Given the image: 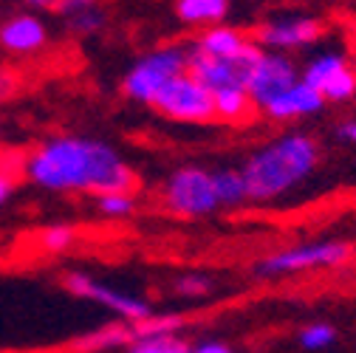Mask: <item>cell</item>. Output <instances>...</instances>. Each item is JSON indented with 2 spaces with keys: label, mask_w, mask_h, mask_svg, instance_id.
I'll return each instance as SVG.
<instances>
[{
  "label": "cell",
  "mask_w": 356,
  "mask_h": 353,
  "mask_svg": "<svg viewBox=\"0 0 356 353\" xmlns=\"http://www.w3.org/2000/svg\"><path fill=\"white\" fill-rule=\"evenodd\" d=\"M153 110L178 124H212L215 122L212 94L190 71L175 76L172 82L161 88L159 97L153 99Z\"/></svg>",
  "instance_id": "7"
},
{
  "label": "cell",
  "mask_w": 356,
  "mask_h": 353,
  "mask_svg": "<svg viewBox=\"0 0 356 353\" xmlns=\"http://www.w3.org/2000/svg\"><path fill=\"white\" fill-rule=\"evenodd\" d=\"M23 179L54 195L133 192L136 170L105 139L60 133L23 153Z\"/></svg>",
  "instance_id": "1"
},
{
  "label": "cell",
  "mask_w": 356,
  "mask_h": 353,
  "mask_svg": "<svg viewBox=\"0 0 356 353\" xmlns=\"http://www.w3.org/2000/svg\"><path fill=\"white\" fill-rule=\"evenodd\" d=\"M353 260V243L350 240H311V243H294L263 254L254 263L257 280H280L302 272H323V269H339Z\"/></svg>",
  "instance_id": "3"
},
{
  "label": "cell",
  "mask_w": 356,
  "mask_h": 353,
  "mask_svg": "<svg viewBox=\"0 0 356 353\" xmlns=\"http://www.w3.org/2000/svg\"><path fill=\"white\" fill-rule=\"evenodd\" d=\"M232 0H172V12L190 28H212L227 23Z\"/></svg>",
  "instance_id": "16"
},
{
  "label": "cell",
  "mask_w": 356,
  "mask_h": 353,
  "mask_svg": "<svg viewBox=\"0 0 356 353\" xmlns=\"http://www.w3.org/2000/svg\"><path fill=\"white\" fill-rule=\"evenodd\" d=\"M325 105L328 102L320 97V91H314V88L300 79L297 85H291L286 94H280L269 108H266L263 116L272 119V122H297L305 116H317Z\"/></svg>",
  "instance_id": "13"
},
{
  "label": "cell",
  "mask_w": 356,
  "mask_h": 353,
  "mask_svg": "<svg viewBox=\"0 0 356 353\" xmlns=\"http://www.w3.org/2000/svg\"><path fill=\"white\" fill-rule=\"evenodd\" d=\"M300 79L311 85L325 102H350L356 97V68L339 49H323L300 68Z\"/></svg>",
  "instance_id": "9"
},
{
  "label": "cell",
  "mask_w": 356,
  "mask_h": 353,
  "mask_svg": "<svg viewBox=\"0 0 356 353\" xmlns=\"http://www.w3.org/2000/svg\"><path fill=\"white\" fill-rule=\"evenodd\" d=\"M159 201L164 212H170L172 217H184V220L212 217L220 209L215 184H212V170L201 164L175 167L159 190Z\"/></svg>",
  "instance_id": "5"
},
{
  "label": "cell",
  "mask_w": 356,
  "mask_h": 353,
  "mask_svg": "<svg viewBox=\"0 0 356 353\" xmlns=\"http://www.w3.org/2000/svg\"><path fill=\"white\" fill-rule=\"evenodd\" d=\"M181 353H193V350H190V347H184V350H181Z\"/></svg>",
  "instance_id": "32"
},
{
  "label": "cell",
  "mask_w": 356,
  "mask_h": 353,
  "mask_svg": "<svg viewBox=\"0 0 356 353\" xmlns=\"http://www.w3.org/2000/svg\"><path fill=\"white\" fill-rule=\"evenodd\" d=\"M190 350H193V353H235L232 345L220 342V339H204V342H198V345L190 347Z\"/></svg>",
  "instance_id": "29"
},
{
  "label": "cell",
  "mask_w": 356,
  "mask_h": 353,
  "mask_svg": "<svg viewBox=\"0 0 356 353\" xmlns=\"http://www.w3.org/2000/svg\"><path fill=\"white\" fill-rule=\"evenodd\" d=\"M54 15L63 17L65 28L74 37H94L108 26V12L102 0H63Z\"/></svg>",
  "instance_id": "14"
},
{
  "label": "cell",
  "mask_w": 356,
  "mask_h": 353,
  "mask_svg": "<svg viewBox=\"0 0 356 353\" xmlns=\"http://www.w3.org/2000/svg\"><path fill=\"white\" fill-rule=\"evenodd\" d=\"M63 286H65V291H71L79 299H88V302H94L99 308H108L111 314H116L127 325H139V322H145L156 314L145 297L113 288L105 280H97L94 274H85V272H68L63 277Z\"/></svg>",
  "instance_id": "8"
},
{
  "label": "cell",
  "mask_w": 356,
  "mask_h": 353,
  "mask_svg": "<svg viewBox=\"0 0 356 353\" xmlns=\"http://www.w3.org/2000/svg\"><path fill=\"white\" fill-rule=\"evenodd\" d=\"M325 34V23L317 15H305V12H280L275 17H266L254 28V42L263 51H275V54H291L317 46Z\"/></svg>",
  "instance_id": "6"
},
{
  "label": "cell",
  "mask_w": 356,
  "mask_h": 353,
  "mask_svg": "<svg viewBox=\"0 0 356 353\" xmlns=\"http://www.w3.org/2000/svg\"><path fill=\"white\" fill-rule=\"evenodd\" d=\"M190 71V46L181 42H164V46L150 49L147 54H142L133 63L124 76H122V94L124 99L153 108V99L159 97V91L172 82L175 76H181Z\"/></svg>",
  "instance_id": "4"
},
{
  "label": "cell",
  "mask_w": 356,
  "mask_h": 353,
  "mask_svg": "<svg viewBox=\"0 0 356 353\" xmlns=\"http://www.w3.org/2000/svg\"><path fill=\"white\" fill-rule=\"evenodd\" d=\"M289 3H297V0H289Z\"/></svg>",
  "instance_id": "33"
},
{
  "label": "cell",
  "mask_w": 356,
  "mask_h": 353,
  "mask_svg": "<svg viewBox=\"0 0 356 353\" xmlns=\"http://www.w3.org/2000/svg\"><path fill=\"white\" fill-rule=\"evenodd\" d=\"M187 347V342L178 334H167V336H133V342L127 345V353H181Z\"/></svg>",
  "instance_id": "23"
},
{
  "label": "cell",
  "mask_w": 356,
  "mask_h": 353,
  "mask_svg": "<svg viewBox=\"0 0 356 353\" xmlns=\"http://www.w3.org/2000/svg\"><path fill=\"white\" fill-rule=\"evenodd\" d=\"M334 139L342 145H356V119H342L334 127Z\"/></svg>",
  "instance_id": "28"
},
{
  "label": "cell",
  "mask_w": 356,
  "mask_h": 353,
  "mask_svg": "<svg viewBox=\"0 0 356 353\" xmlns=\"http://www.w3.org/2000/svg\"><path fill=\"white\" fill-rule=\"evenodd\" d=\"M20 175H23V153L3 150L0 153V206L12 198Z\"/></svg>",
  "instance_id": "22"
},
{
  "label": "cell",
  "mask_w": 356,
  "mask_h": 353,
  "mask_svg": "<svg viewBox=\"0 0 356 353\" xmlns=\"http://www.w3.org/2000/svg\"><path fill=\"white\" fill-rule=\"evenodd\" d=\"M76 238L79 232L71 224H51V227H42L34 240L46 254H63L76 243Z\"/></svg>",
  "instance_id": "21"
},
{
  "label": "cell",
  "mask_w": 356,
  "mask_h": 353,
  "mask_svg": "<svg viewBox=\"0 0 356 353\" xmlns=\"http://www.w3.org/2000/svg\"><path fill=\"white\" fill-rule=\"evenodd\" d=\"M172 291L184 299H201L212 291V277L201 274V272H187V274L172 280Z\"/></svg>",
  "instance_id": "26"
},
{
  "label": "cell",
  "mask_w": 356,
  "mask_h": 353,
  "mask_svg": "<svg viewBox=\"0 0 356 353\" xmlns=\"http://www.w3.org/2000/svg\"><path fill=\"white\" fill-rule=\"evenodd\" d=\"M297 342L302 350H311V353L328 350L337 342V328L331 322H311L297 334Z\"/></svg>",
  "instance_id": "24"
},
{
  "label": "cell",
  "mask_w": 356,
  "mask_h": 353,
  "mask_svg": "<svg viewBox=\"0 0 356 353\" xmlns=\"http://www.w3.org/2000/svg\"><path fill=\"white\" fill-rule=\"evenodd\" d=\"M97 212L111 220H124L139 212V198H136V192H127V190L105 192V195H97Z\"/></svg>",
  "instance_id": "20"
},
{
  "label": "cell",
  "mask_w": 356,
  "mask_h": 353,
  "mask_svg": "<svg viewBox=\"0 0 356 353\" xmlns=\"http://www.w3.org/2000/svg\"><path fill=\"white\" fill-rule=\"evenodd\" d=\"M133 342V325H105L76 342L79 353H97L108 347H127Z\"/></svg>",
  "instance_id": "19"
},
{
  "label": "cell",
  "mask_w": 356,
  "mask_h": 353,
  "mask_svg": "<svg viewBox=\"0 0 356 353\" xmlns=\"http://www.w3.org/2000/svg\"><path fill=\"white\" fill-rule=\"evenodd\" d=\"M20 88V79H17V71H12L9 65L0 63V102H6L17 94Z\"/></svg>",
  "instance_id": "27"
},
{
  "label": "cell",
  "mask_w": 356,
  "mask_h": 353,
  "mask_svg": "<svg viewBox=\"0 0 356 353\" xmlns=\"http://www.w3.org/2000/svg\"><path fill=\"white\" fill-rule=\"evenodd\" d=\"M300 82V68L289 54H275V51H263L249 74L246 91L257 113H263L280 94H286L291 85Z\"/></svg>",
  "instance_id": "11"
},
{
  "label": "cell",
  "mask_w": 356,
  "mask_h": 353,
  "mask_svg": "<svg viewBox=\"0 0 356 353\" xmlns=\"http://www.w3.org/2000/svg\"><path fill=\"white\" fill-rule=\"evenodd\" d=\"M249 42H252V37L246 31L220 23V26L204 28L190 42V51L193 54H204V57H235L249 46Z\"/></svg>",
  "instance_id": "15"
},
{
  "label": "cell",
  "mask_w": 356,
  "mask_h": 353,
  "mask_svg": "<svg viewBox=\"0 0 356 353\" xmlns=\"http://www.w3.org/2000/svg\"><path fill=\"white\" fill-rule=\"evenodd\" d=\"M260 54H263V49L254 40L235 57H204V54L190 51V74L207 88L209 94L227 91V88H246L249 74H252Z\"/></svg>",
  "instance_id": "10"
},
{
  "label": "cell",
  "mask_w": 356,
  "mask_h": 353,
  "mask_svg": "<svg viewBox=\"0 0 356 353\" xmlns=\"http://www.w3.org/2000/svg\"><path fill=\"white\" fill-rule=\"evenodd\" d=\"M49 40L51 28L37 12H17L0 23V51H6L9 57H37L49 49Z\"/></svg>",
  "instance_id": "12"
},
{
  "label": "cell",
  "mask_w": 356,
  "mask_h": 353,
  "mask_svg": "<svg viewBox=\"0 0 356 353\" xmlns=\"http://www.w3.org/2000/svg\"><path fill=\"white\" fill-rule=\"evenodd\" d=\"M212 105H215V122L224 124H243L252 113H257L246 88H227V91L212 94Z\"/></svg>",
  "instance_id": "18"
},
{
  "label": "cell",
  "mask_w": 356,
  "mask_h": 353,
  "mask_svg": "<svg viewBox=\"0 0 356 353\" xmlns=\"http://www.w3.org/2000/svg\"><path fill=\"white\" fill-rule=\"evenodd\" d=\"M212 184L220 209H238L249 204V187L241 167H218L212 170Z\"/></svg>",
  "instance_id": "17"
},
{
  "label": "cell",
  "mask_w": 356,
  "mask_h": 353,
  "mask_svg": "<svg viewBox=\"0 0 356 353\" xmlns=\"http://www.w3.org/2000/svg\"><path fill=\"white\" fill-rule=\"evenodd\" d=\"M6 150V130H3V124H0V153Z\"/></svg>",
  "instance_id": "31"
},
{
  "label": "cell",
  "mask_w": 356,
  "mask_h": 353,
  "mask_svg": "<svg viewBox=\"0 0 356 353\" xmlns=\"http://www.w3.org/2000/svg\"><path fill=\"white\" fill-rule=\"evenodd\" d=\"M320 158V142L302 130H286V133L263 142L246 156L241 167L249 187V201L272 204L291 195L317 172Z\"/></svg>",
  "instance_id": "2"
},
{
  "label": "cell",
  "mask_w": 356,
  "mask_h": 353,
  "mask_svg": "<svg viewBox=\"0 0 356 353\" xmlns=\"http://www.w3.org/2000/svg\"><path fill=\"white\" fill-rule=\"evenodd\" d=\"M181 328H184L181 314H153L150 320L133 325V336H167V334H178Z\"/></svg>",
  "instance_id": "25"
},
{
  "label": "cell",
  "mask_w": 356,
  "mask_h": 353,
  "mask_svg": "<svg viewBox=\"0 0 356 353\" xmlns=\"http://www.w3.org/2000/svg\"><path fill=\"white\" fill-rule=\"evenodd\" d=\"M20 3L37 15H46V12H57L63 0H20Z\"/></svg>",
  "instance_id": "30"
}]
</instances>
